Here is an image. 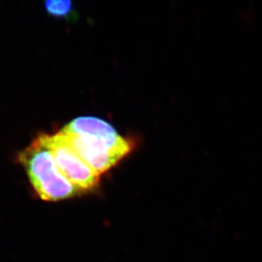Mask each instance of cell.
I'll return each instance as SVG.
<instances>
[{
    "label": "cell",
    "mask_w": 262,
    "mask_h": 262,
    "mask_svg": "<svg viewBox=\"0 0 262 262\" xmlns=\"http://www.w3.org/2000/svg\"><path fill=\"white\" fill-rule=\"evenodd\" d=\"M61 132L81 159L101 177L128 156L134 145L111 124L96 117H79Z\"/></svg>",
    "instance_id": "1"
},
{
    "label": "cell",
    "mask_w": 262,
    "mask_h": 262,
    "mask_svg": "<svg viewBox=\"0 0 262 262\" xmlns=\"http://www.w3.org/2000/svg\"><path fill=\"white\" fill-rule=\"evenodd\" d=\"M36 194L42 200L57 202L82 193L57 167L46 134H40L18 156Z\"/></svg>",
    "instance_id": "2"
},
{
    "label": "cell",
    "mask_w": 262,
    "mask_h": 262,
    "mask_svg": "<svg viewBox=\"0 0 262 262\" xmlns=\"http://www.w3.org/2000/svg\"><path fill=\"white\" fill-rule=\"evenodd\" d=\"M46 140L61 174L77 189L83 192L97 187L100 176L81 159L65 134H46Z\"/></svg>",
    "instance_id": "3"
},
{
    "label": "cell",
    "mask_w": 262,
    "mask_h": 262,
    "mask_svg": "<svg viewBox=\"0 0 262 262\" xmlns=\"http://www.w3.org/2000/svg\"><path fill=\"white\" fill-rule=\"evenodd\" d=\"M46 14L51 17L74 23L79 19V14L73 0H43Z\"/></svg>",
    "instance_id": "4"
}]
</instances>
